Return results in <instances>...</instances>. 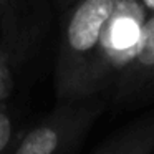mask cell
<instances>
[{
    "label": "cell",
    "mask_w": 154,
    "mask_h": 154,
    "mask_svg": "<svg viewBox=\"0 0 154 154\" xmlns=\"http://www.w3.org/2000/svg\"><path fill=\"white\" fill-rule=\"evenodd\" d=\"M118 0H76L63 12L61 37L55 66L58 100H73L83 75L91 65Z\"/></svg>",
    "instance_id": "cell-1"
},
{
    "label": "cell",
    "mask_w": 154,
    "mask_h": 154,
    "mask_svg": "<svg viewBox=\"0 0 154 154\" xmlns=\"http://www.w3.org/2000/svg\"><path fill=\"white\" fill-rule=\"evenodd\" d=\"M147 17L139 0H118L101 35L96 55L81 78L73 100L94 94L106 98L118 76L136 55Z\"/></svg>",
    "instance_id": "cell-2"
},
{
    "label": "cell",
    "mask_w": 154,
    "mask_h": 154,
    "mask_svg": "<svg viewBox=\"0 0 154 154\" xmlns=\"http://www.w3.org/2000/svg\"><path fill=\"white\" fill-rule=\"evenodd\" d=\"M106 104L101 94L58 100L47 116L22 131L8 154H73Z\"/></svg>",
    "instance_id": "cell-3"
},
{
    "label": "cell",
    "mask_w": 154,
    "mask_h": 154,
    "mask_svg": "<svg viewBox=\"0 0 154 154\" xmlns=\"http://www.w3.org/2000/svg\"><path fill=\"white\" fill-rule=\"evenodd\" d=\"M50 7L47 0H0V45L15 66L28 60L47 33Z\"/></svg>",
    "instance_id": "cell-4"
},
{
    "label": "cell",
    "mask_w": 154,
    "mask_h": 154,
    "mask_svg": "<svg viewBox=\"0 0 154 154\" xmlns=\"http://www.w3.org/2000/svg\"><path fill=\"white\" fill-rule=\"evenodd\" d=\"M106 101L119 109L154 103V15L147 17L136 55L106 93Z\"/></svg>",
    "instance_id": "cell-5"
},
{
    "label": "cell",
    "mask_w": 154,
    "mask_h": 154,
    "mask_svg": "<svg viewBox=\"0 0 154 154\" xmlns=\"http://www.w3.org/2000/svg\"><path fill=\"white\" fill-rule=\"evenodd\" d=\"M93 154H154V109L113 133Z\"/></svg>",
    "instance_id": "cell-6"
},
{
    "label": "cell",
    "mask_w": 154,
    "mask_h": 154,
    "mask_svg": "<svg viewBox=\"0 0 154 154\" xmlns=\"http://www.w3.org/2000/svg\"><path fill=\"white\" fill-rule=\"evenodd\" d=\"M23 128L17 109L7 103L0 104V154H8Z\"/></svg>",
    "instance_id": "cell-7"
},
{
    "label": "cell",
    "mask_w": 154,
    "mask_h": 154,
    "mask_svg": "<svg viewBox=\"0 0 154 154\" xmlns=\"http://www.w3.org/2000/svg\"><path fill=\"white\" fill-rule=\"evenodd\" d=\"M15 63L2 45H0V104L7 103L14 91V70Z\"/></svg>",
    "instance_id": "cell-8"
},
{
    "label": "cell",
    "mask_w": 154,
    "mask_h": 154,
    "mask_svg": "<svg viewBox=\"0 0 154 154\" xmlns=\"http://www.w3.org/2000/svg\"><path fill=\"white\" fill-rule=\"evenodd\" d=\"M76 0H53V5L58 8L60 12H65L66 8H70Z\"/></svg>",
    "instance_id": "cell-9"
},
{
    "label": "cell",
    "mask_w": 154,
    "mask_h": 154,
    "mask_svg": "<svg viewBox=\"0 0 154 154\" xmlns=\"http://www.w3.org/2000/svg\"><path fill=\"white\" fill-rule=\"evenodd\" d=\"M139 4L147 15H154V0H139Z\"/></svg>",
    "instance_id": "cell-10"
}]
</instances>
